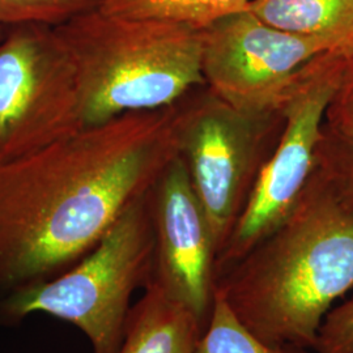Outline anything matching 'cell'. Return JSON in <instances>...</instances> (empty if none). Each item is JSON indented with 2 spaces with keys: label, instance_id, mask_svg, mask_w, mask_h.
I'll return each instance as SVG.
<instances>
[{
  "label": "cell",
  "instance_id": "obj_1",
  "mask_svg": "<svg viewBox=\"0 0 353 353\" xmlns=\"http://www.w3.org/2000/svg\"><path fill=\"white\" fill-rule=\"evenodd\" d=\"M176 105L0 164V300L71 268L151 189L178 154Z\"/></svg>",
  "mask_w": 353,
  "mask_h": 353
},
{
  "label": "cell",
  "instance_id": "obj_2",
  "mask_svg": "<svg viewBox=\"0 0 353 353\" xmlns=\"http://www.w3.org/2000/svg\"><path fill=\"white\" fill-rule=\"evenodd\" d=\"M353 290V208L316 169L290 216L216 279L262 341L314 350L332 305Z\"/></svg>",
  "mask_w": 353,
  "mask_h": 353
},
{
  "label": "cell",
  "instance_id": "obj_3",
  "mask_svg": "<svg viewBox=\"0 0 353 353\" xmlns=\"http://www.w3.org/2000/svg\"><path fill=\"white\" fill-rule=\"evenodd\" d=\"M55 28L75 63L85 127L172 108L205 84L202 29L118 16L100 6Z\"/></svg>",
  "mask_w": 353,
  "mask_h": 353
},
{
  "label": "cell",
  "instance_id": "obj_4",
  "mask_svg": "<svg viewBox=\"0 0 353 353\" xmlns=\"http://www.w3.org/2000/svg\"><path fill=\"white\" fill-rule=\"evenodd\" d=\"M150 191V190H148ZM148 191L130 203L100 242L63 274L0 300V321L48 314L79 328L92 353H117L131 299L152 283L154 230Z\"/></svg>",
  "mask_w": 353,
  "mask_h": 353
},
{
  "label": "cell",
  "instance_id": "obj_5",
  "mask_svg": "<svg viewBox=\"0 0 353 353\" xmlns=\"http://www.w3.org/2000/svg\"><path fill=\"white\" fill-rule=\"evenodd\" d=\"M353 57L327 51L305 64L284 93L278 113L285 126L271 159L259 170L224 249L216 279L275 232L294 208L316 169L328 106Z\"/></svg>",
  "mask_w": 353,
  "mask_h": 353
},
{
  "label": "cell",
  "instance_id": "obj_6",
  "mask_svg": "<svg viewBox=\"0 0 353 353\" xmlns=\"http://www.w3.org/2000/svg\"><path fill=\"white\" fill-rule=\"evenodd\" d=\"M83 128L75 63L57 28H7L0 38V164Z\"/></svg>",
  "mask_w": 353,
  "mask_h": 353
},
{
  "label": "cell",
  "instance_id": "obj_7",
  "mask_svg": "<svg viewBox=\"0 0 353 353\" xmlns=\"http://www.w3.org/2000/svg\"><path fill=\"white\" fill-rule=\"evenodd\" d=\"M178 154L214 237L224 249L258 174L256 161L271 115L242 113L211 90L189 108L176 105Z\"/></svg>",
  "mask_w": 353,
  "mask_h": 353
},
{
  "label": "cell",
  "instance_id": "obj_8",
  "mask_svg": "<svg viewBox=\"0 0 353 353\" xmlns=\"http://www.w3.org/2000/svg\"><path fill=\"white\" fill-rule=\"evenodd\" d=\"M202 72L210 90L242 113L272 115L303 65L335 51L319 38L283 32L250 10L202 29Z\"/></svg>",
  "mask_w": 353,
  "mask_h": 353
},
{
  "label": "cell",
  "instance_id": "obj_9",
  "mask_svg": "<svg viewBox=\"0 0 353 353\" xmlns=\"http://www.w3.org/2000/svg\"><path fill=\"white\" fill-rule=\"evenodd\" d=\"M148 201L154 230L152 284L188 309L205 328L214 303L217 250L179 154L152 185Z\"/></svg>",
  "mask_w": 353,
  "mask_h": 353
},
{
  "label": "cell",
  "instance_id": "obj_10",
  "mask_svg": "<svg viewBox=\"0 0 353 353\" xmlns=\"http://www.w3.org/2000/svg\"><path fill=\"white\" fill-rule=\"evenodd\" d=\"M203 330L188 309L151 283L131 307L117 353H194Z\"/></svg>",
  "mask_w": 353,
  "mask_h": 353
},
{
  "label": "cell",
  "instance_id": "obj_11",
  "mask_svg": "<svg viewBox=\"0 0 353 353\" xmlns=\"http://www.w3.org/2000/svg\"><path fill=\"white\" fill-rule=\"evenodd\" d=\"M249 10L268 26L353 57V0H254Z\"/></svg>",
  "mask_w": 353,
  "mask_h": 353
},
{
  "label": "cell",
  "instance_id": "obj_12",
  "mask_svg": "<svg viewBox=\"0 0 353 353\" xmlns=\"http://www.w3.org/2000/svg\"><path fill=\"white\" fill-rule=\"evenodd\" d=\"M254 0H101L105 12L131 19H157L203 29L232 13L249 10Z\"/></svg>",
  "mask_w": 353,
  "mask_h": 353
},
{
  "label": "cell",
  "instance_id": "obj_13",
  "mask_svg": "<svg viewBox=\"0 0 353 353\" xmlns=\"http://www.w3.org/2000/svg\"><path fill=\"white\" fill-rule=\"evenodd\" d=\"M194 353H307V350L262 341L241 322L223 296L214 292L211 314Z\"/></svg>",
  "mask_w": 353,
  "mask_h": 353
},
{
  "label": "cell",
  "instance_id": "obj_14",
  "mask_svg": "<svg viewBox=\"0 0 353 353\" xmlns=\"http://www.w3.org/2000/svg\"><path fill=\"white\" fill-rule=\"evenodd\" d=\"M316 170L341 202L353 208V127L334 130L323 125L316 150Z\"/></svg>",
  "mask_w": 353,
  "mask_h": 353
},
{
  "label": "cell",
  "instance_id": "obj_15",
  "mask_svg": "<svg viewBox=\"0 0 353 353\" xmlns=\"http://www.w3.org/2000/svg\"><path fill=\"white\" fill-rule=\"evenodd\" d=\"M101 0H0V28L39 23L58 26Z\"/></svg>",
  "mask_w": 353,
  "mask_h": 353
},
{
  "label": "cell",
  "instance_id": "obj_16",
  "mask_svg": "<svg viewBox=\"0 0 353 353\" xmlns=\"http://www.w3.org/2000/svg\"><path fill=\"white\" fill-rule=\"evenodd\" d=\"M316 353H353V296L332 307L319 328Z\"/></svg>",
  "mask_w": 353,
  "mask_h": 353
},
{
  "label": "cell",
  "instance_id": "obj_17",
  "mask_svg": "<svg viewBox=\"0 0 353 353\" xmlns=\"http://www.w3.org/2000/svg\"><path fill=\"white\" fill-rule=\"evenodd\" d=\"M325 126L334 130H350L353 127V58L326 113Z\"/></svg>",
  "mask_w": 353,
  "mask_h": 353
},
{
  "label": "cell",
  "instance_id": "obj_18",
  "mask_svg": "<svg viewBox=\"0 0 353 353\" xmlns=\"http://www.w3.org/2000/svg\"><path fill=\"white\" fill-rule=\"evenodd\" d=\"M6 29H7V28H0V38L3 37V34H4Z\"/></svg>",
  "mask_w": 353,
  "mask_h": 353
}]
</instances>
